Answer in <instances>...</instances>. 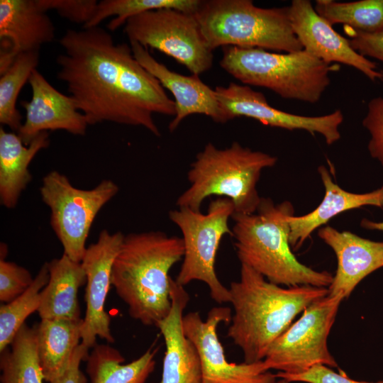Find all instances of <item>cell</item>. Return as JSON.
<instances>
[{
	"label": "cell",
	"mask_w": 383,
	"mask_h": 383,
	"mask_svg": "<svg viewBox=\"0 0 383 383\" xmlns=\"http://www.w3.org/2000/svg\"><path fill=\"white\" fill-rule=\"evenodd\" d=\"M59 43L64 52L56 60L57 78L67 84L89 125L142 126L160 136L153 114L174 116L175 103L135 60L131 46L116 44L99 26L68 29Z\"/></svg>",
	"instance_id": "obj_1"
},
{
	"label": "cell",
	"mask_w": 383,
	"mask_h": 383,
	"mask_svg": "<svg viewBox=\"0 0 383 383\" xmlns=\"http://www.w3.org/2000/svg\"><path fill=\"white\" fill-rule=\"evenodd\" d=\"M228 290L234 313L227 335L248 363L263 360L295 317L328 294V287H282L245 265L240 266L239 279L232 282Z\"/></svg>",
	"instance_id": "obj_2"
},
{
	"label": "cell",
	"mask_w": 383,
	"mask_h": 383,
	"mask_svg": "<svg viewBox=\"0 0 383 383\" xmlns=\"http://www.w3.org/2000/svg\"><path fill=\"white\" fill-rule=\"evenodd\" d=\"M184 253L182 238L162 231L125 235L113 264L111 285L132 318L157 327L168 316L172 307L169 272Z\"/></svg>",
	"instance_id": "obj_3"
},
{
	"label": "cell",
	"mask_w": 383,
	"mask_h": 383,
	"mask_svg": "<svg viewBox=\"0 0 383 383\" xmlns=\"http://www.w3.org/2000/svg\"><path fill=\"white\" fill-rule=\"evenodd\" d=\"M292 215L291 202L275 204L262 197L255 213H233L232 237L240 264L278 285L328 287L331 273L302 264L292 251L288 218Z\"/></svg>",
	"instance_id": "obj_4"
},
{
	"label": "cell",
	"mask_w": 383,
	"mask_h": 383,
	"mask_svg": "<svg viewBox=\"0 0 383 383\" xmlns=\"http://www.w3.org/2000/svg\"><path fill=\"white\" fill-rule=\"evenodd\" d=\"M277 158L233 142L220 149L208 143L191 164L187 173L189 187L178 197L176 205L200 211L211 196L231 199L234 213H255L262 200L257 184L262 171L274 166Z\"/></svg>",
	"instance_id": "obj_5"
},
{
	"label": "cell",
	"mask_w": 383,
	"mask_h": 383,
	"mask_svg": "<svg viewBox=\"0 0 383 383\" xmlns=\"http://www.w3.org/2000/svg\"><path fill=\"white\" fill-rule=\"evenodd\" d=\"M220 66L245 85L265 87L283 99L314 104L331 83L338 65L304 50L278 53L260 48H222Z\"/></svg>",
	"instance_id": "obj_6"
},
{
	"label": "cell",
	"mask_w": 383,
	"mask_h": 383,
	"mask_svg": "<svg viewBox=\"0 0 383 383\" xmlns=\"http://www.w3.org/2000/svg\"><path fill=\"white\" fill-rule=\"evenodd\" d=\"M209 46H235L292 52L304 50L289 7L260 8L251 0H201L194 13Z\"/></svg>",
	"instance_id": "obj_7"
},
{
	"label": "cell",
	"mask_w": 383,
	"mask_h": 383,
	"mask_svg": "<svg viewBox=\"0 0 383 383\" xmlns=\"http://www.w3.org/2000/svg\"><path fill=\"white\" fill-rule=\"evenodd\" d=\"M235 212L233 201L225 197L212 200L206 213L179 207L169 218L181 231L184 248L183 262L176 282L185 286L193 281L205 283L211 299L218 304L230 302V294L218 279L215 270L221 239L232 236L228 220Z\"/></svg>",
	"instance_id": "obj_8"
},
{
	"label": "cell",
	"mask_w": 383,
	"mask_h": 383,
	"mask_svg": "<svg viewBox=\"0 0 383 383\" xmlns=\"http://www.w3.org/2000/svg\"><path fill=\"white\" fill-rule=\"evenodd\" d=\"M118 192V185L104 179L91 189L74 187L57 171L48 173L40 188L43 201L50 209V224L64 254L81 262L91 226L101 208Z\"/></svg>",
	"instance_id": "obj_9"
},
{
	"label": "cell",
	"mask_w": 383,
	"mask_h": 383,
	"mask_svg": "<svg viewBox=\"0 0 383 383\" xmlns=\"http://www.w3.org/2000/svg\"><path fill=\"white\" fill-rule=\"evenodd\" d=\"M343 300L328 294L306 307L270 345L263 360L267 370L299 374L316 365L337 367L327 340Z\"/></svg>",
	"instance_id": "obj_10"
},
{
	"label": "cell",
	"mask_w": 383,
	"mask_h": 383,
	"mask_svg": "<svg viewBox=\"0 0 383 383\" xmlns=\"http://www.w3.org/2000/svg\"><path fill=\"white\" fill-rule=\"evenodd\" d=\"M129 41L172 57L192 74L209 70L213 61L193 13L173 9L146 11L130 18L124 25Z\"/></svg>",
	"instance_id": "obj_11"
},
{
	"label": "cell",
	"mask_w": 383,
	"mask_h": 383,
	"mask_svg": "<svg viewBox=\"0 0 383 383\" xmlns=\"http://www.w3.org/2000/svg\"><path fill=\"white\" fill-rule=\"evenodd\" d=\"M231 318L230 308L224 306L212 308L205 321L197 311L183 316L184 333L199 356L201 383H274L276 374L267 370L263 360L240 364L227 360L217 328L221 323H230Z\"/></svg>",
	"instance_id": "obj_12"
},
{
	"label": "cell",
	"mask_w": 383,
	"mask_h": 383,
	"mask_svg": "<svg viewBox=\"0 0 383 383\" xmlns=\"http://www.w3.org/2000/svg\"><path fill=\"white\" fill-rule=\"evenodd\" d=\"M215 91L226 123L237 117H247L272 127L318 133L328 145L340 139L339 127L344 118L340 109L318 116H301L272 107L262 92L248 85L231 82L227 87H216Z\"/></svg>",
	"instance_id": "obj_13"
},
{
	"label": "cell",
	"mask_w": 383,
	"mask_h": 383,
	"mask_svg": "<svg viewBox=\"0 0 383 383\" xmlns=\"http://www.w3.org/2000/svg\"><path fill=\"white\" fill-rule=\"evenodd\" d=\"M124 238L120 231L110 233L106 229L102 230L96 242L87 248L81 261L87 278L82 344L88 349L96 344L97 336L110 343L115 341L105 303L111 285L113 264Z\"/></svg>",
	"instance_id": "obj_14"
},
{
	"label": "cell",
	"mask_w": 383,
	"mask_h": 383,
	"mask_svg": "<svg viewBox=\"0 0 383 383\" xmlns=\"http://www.w3.org/2000/svg\"><path fill=\"white\" fill-rule=\"evenodd\" d=\"M289 7L293 31L304 50L327 63L353 67L372 82L383 79L376 63L356 52L348 39L317 13L310 1L293 0Z\"/></svg>",
	"instance_id": "obj_15"
},
{
	"label": "cell",
	"mask_w": 383,
	"mask_h": 383,
	"mask_svg": "<svg viewBox=\"0 0 383 383\" xmlns=\"http://www.w3.org/2000/svg\"><path fill=\"white\" fill-rule=\"evenodd\" d=\"M28 82L32 97L30 101L21 102L26 120L17 132L25 145L48 131L63 130L77 135L86 133L87 120L71 96L57 91L37 69L32 72Z\"/></svg>",
	"instance_id": "obj_16"
},
{
	"label": "cell",
	"mask_w": 383,
	"mask_h": 383,
	"mask_svg": "<svg viewBox=\"0 0 383 383\" xmlns=\"http://www.w3.org/2000/svg\"><path fill=\"white\" fill-rule=\"evenodd\" d=\"M55 37V26L37 0H1L0 74L19 54L39 51Z\"/></svg>",
	"instance_id": "obj_17"
},
{
	"label": "cell",
	"mask_w": 383,
	"mask_h": 383,
	"mask_svg": "<svg viewBox=\"0 0 383 383\" xmlns=\"http://www.w3.org/2000/svg\"><path fill=\"white\" fill-rule=\"evenodd\" d=\"M129 42L135 60L174 96L176 114L168 126L170 132L192 114H204L216 123H226L215 89L203 82L199 75L187 76L170 70L157 61L148 48L135 41Z\"/></svg>",
	"instance_id": "obj_18"
},
{
	"label": "cell",
	"mask_w": 383,
	"mask_h": 383,
	"mask_svg": "<svg viewBox=\"0 0 383 383\" xmlns=\"http://www.w3.org/2000/svg\"><path fill=\"white\" fill-rule=\"evenodd\" d=\"M318 237L334 252L337 270L328 295L348 298L367 275L383 267V242L362 238L350 231L326 226Z\"/></svg>",
	"instance_id": "obj_19"
},
{
	"label": "cell",
	"mask_w": 383,
	"mask_h": 383,
	"mask_svg": "<svg viewBox=\"0 0 383 383\" xmlns=\"http://www.w3.org/2000/svg\"><path fill=\"white\" fill-rule=\"evenodd\" d=\"M172 307L168 316L157 326L165 343L162 379L159 383H201L198 352L183 330V311L189 296L184 287L171 279Z\"/></svg>",
	"instance_id": "obj_20"
},
{
	"label": "cell",
	"mask_w": 383,
	"mask_h": 383,
	"mask_svg": "<svg viewBox=\"0 0 383 383\" xmlns=\"http://www.w3.org/2000/svg\"><path fill=\"white\" fill-rule=\"evenodd\" d=\"M318 172L325 189L323 200L312 211L288 218L289 244L294 250L299 248L315 230L341 213L365 206L383 209V186L370 192L353 193L333 182L329 170L324 165L318 167Z\"/></svg>",
	"instance_id": "obj_21"
},
{
	"label": "cell",
	"mask_w": 383,
	"mask_h": 383,
	"mask_svg": "<svg viewBox=\"0 0 383 383\" xmlns=\"http://www.w3.org/2000/svg\"><path fill=\"white\" fill-rule=\"evenodd\" d=\"M49 279L40 292L41 319H81L78 291L87 282L81 262L63 253L48 262Z\"/></svg>",
	"instance_id": "obj_22"
},
{
	"label": "cell",
	"mask_w": 383,
	"mask_h": 383,
	"mask_svg": "<svg viewBox=\"0 0 383 383\" xmlns=\"http://www.w3.org/2000/svg\"><path fill=\"white\" fill-rule=\"evenodd\" d=\"M49 144L48 131L38 134L26 146L18 134L0 128V201L6 208L16 206L22 192L32 179L28 170L30 162Z\"/></svg>",
	"instance_id": "obj_23"
},
{
	"label": "cell",
	"mask_w": 383,
	"mask_h": 383,
	"mask_svg": "<svg viewBox=\"0 0 383 383\" xmlns=\"http://www.w3.org/2000/svg\"><path fill=\"white\" fill-rule=\"evenodd\" d=\"M83 318L41 319L35 326L37 349L44 379L48 382L66 369L82 339Z\"/></svg>",
	"instance_id": "obj_24"
},
{
	"label": "cell",
	"mask_w": 383,
	"mask_h": 383,
	"mask_svg": "<svg viewBox=\"0 0 383 383\" xmlns=\"http://www.w3.org/2000/svg\"><path fill=\"white\" fill-rule=\"evenodd\" d=\"M157 351L150 347L138 359L123 364L118 350L96 343L86 360L87 372L91 383H145L155 369Z\"/></svg>",
	"instance_id": "obj_25"
},
{
	"label": "cell",
	"mask_w": 383,
	"mask_h": 383,
	"mask_svg": "<svg viewBox=\"0 0 383 383\" xmlns=\"http://www.w3.org/2000/svg\"><path fill=\"white\" fill-rule=\"evenodd\" d=\"M0 353L1 383H43L35 326L25 323Z\"/></svg>",
	"instance_id": "obj_26"
},
{
	"label": "cell",
	"mask_w": 383,
	"mask_h": 383,
	"mask_svg": "<svg viewBox=\"0 0 383 383\" xmlns=\"http://www.w3.org/2000/svg\"><path fill=\"white\" fill-rule=\"evenodd\" d=\"M317 13L332 26L342 23L357 31L374 33L383 30V0L336 2L317 0Z\"/></svg>",
	"instance_id": "obj_27"
},
{
	"label": "cell",
	"mask_w": 383,
	"mask_h": 383,
	"mask_svg": "<svg viewBox=\"0 0 383 383\" xmlns=\"http://www.w3.org/2000/svg\"><path fill=\"white\" fill-rule=\"evenodd\" d=\"M201 0H103L98 3L91 19L83 28L99 25L105 19L115 16L110 21L107 28L114 31L131 17L138 14L161 9H173L185 13H194Z\"/></svg>",
	"instance_id": "obj_28"
},
{
	"label": "cell",
	"mask_w": 383,
	"mask_h": 383,
	"mask_svg": "<svg viewBox=\"0 0 383 383\" xmlns=\"http://www.w3.org/2000/svg\"><path fill=\"white\" fill-rule=\"evenodd\" d=\"M39 63V51L19 54L0 77V123L18 132L21 115L16 107L19 92Z\"/></svg>",
	"instance_id": "obj_29"
},
{
	"label": "cell",
	"mask_w": 383,
	"mask_h": 383,
	"mask_svg": "<svg viewBox=\"0 0 383 383\" xmlns=\"http://www.w3.org/2000/svg\"><path fill=\"white\" fill-rule=\"evenodd\" d=\"M49 279L48 262L44 263L28 289L14 300L0 306V352L10 345L26 319L40 304V292Z\"/></svg>",
	"instance_id": "obj_30"
},
{
	"label": "cell",
	"mask_w": 383,
	"mask_h": 383,
	"mask_svg": "<svg viewBox=\"0 0 383 383\" xmlns=\"http://www.w3.org/2000/svg\"><path fill=\"white\" fill-rule=\"evenodd\" d=\"M34 280L30 272L15 262L0 260V301L9 303L25 292Z\"/></svg>",
	"instance_id": "obj_31"
},
{
	"label": "cell",
	"mask_w": 383,
	"mask_h": 383,
	"mask_svg": "<svg viewBox=\"0 0 383 383\" xmlns=\"http://www.w3.org/2000/svg\"><path fill=\"white\" fill-rule=\"evenodd\" d=\"M362 126L370 135L368 151L383 168V96L373 98L369 101Z\"/></svg>",
	"instance_id": "obj_32"
},
{
	"label": "cell",
	"mask_w": 383,
	"mask_h": 383,
	"mask_svg": "<svg viewBox=\"0 0 383 383\" xmlns=\"http://www.w3.org/2000/svg\"><path fill=\"white\" fill-rule=\"evenodd\" d=\"M37 3L45 11L55 10L60 16L84 26L93 17L99 2L96 0H37Z\"/></svg>",
	"instance_id": "obj_33"
},
{
	"label": "cell",
	"mask_w": 383,
	"mask_h": 383,
	"mask_svg": "<svg viewBox=\"0 0 383 383\" xmlns=\"http://www.w3.org/2000/svg\"><path fill=\"white\" fill-rule=\"evenodd\" d=\"M277 378H283L291 382L306 383H383V380L376 382L357 381L349 378L345 372L340 370L335 372L331 367L323 365H316L299 374H287L279 372Z\"/></svg>",
	"instance_id": "obj_34"
},
{
	"label": "cell",
	"mask_w": 383,
	"mask_h": 383,
	"mask_svg": "<svg viewBox=\"0 0 383 383\" xmlns=\"http://www.w3.org/2000/svg\"><path fill=\"white\" fill-rule=\"evenodd\" d=\"M345 31L351 38L352 48L361 55L372 57L383 63V30L367 33L345 26Z\"/></svg>",
	"instance_id": "obj_35"
},
{
	"label": "cell",
	"mask_w": 383,
	"mask_h": 383,
	"mask_svg": "<svg viewBox=\"0 0 383 383\" xmlns=\"http://www.w3.org/2000/svg\"><path fill=\"white\" fill-rule=\"evenodd\" d=\"M89 349L80 343L74 352L65 371L49 383H87V378L80 370L82 361H86Z\"/></svg>",
	"instance_id": "obj_36"
},
{
	"label": "cell",
	"mask_w": 383,
	"mask_h": 383,
	"mask_svg": "<svg viewBox=\"0 0 383 383\" xmlns=\"http://www.w3.org/2000/svg\"><path fill=\"white\" fill-rule=\"evenodd\" d=\"M360 226L367 230L383 231V220L377 222L362 218L360 221Z\"/></svg>",
	"instance_id": "obj_37"
},
{
	"label": "cell",
	"mask_w": 383,
	"mask_h": 383,
	"mask_svg": "<svg viewBox=\"0 0 383 383\" xmlns=\"http://www.w3.org/2000/svg\"><path fill=\"white\" fill-rule=\"evenodd\" d=\"M278 380H276L274 383H289V381H287L285 379L283 378H278Z\"/></svg>",
	"instance_id": "obj_38"
},
{
	"label": "cell",
	"mask_w": 383,
	"mask_h": 383,
	"mask_svg": "<svg viewBox=\"0 0 383 383\" xmlns=\"http://www.w3.org/2000/svg\"><path fill=\"white\" fill-rule=\"evenodd\" d=\"M379 72H380V73L382 74V79H383V70H381Z\"/></svg>",
	"instance_id": "obj_39"
}]
</instances>
